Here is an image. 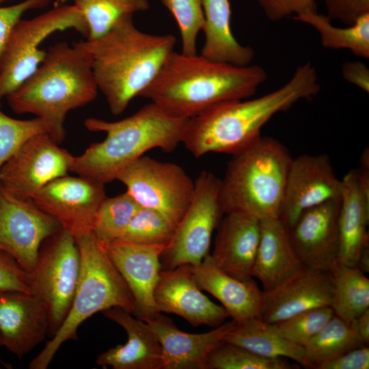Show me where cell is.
Returning <instances> with one entry per match:
<instances>
[{"label":"cell","mask_w":369,"mask_h":369,"mask_svg":"<svg viewBox=\"0 0 369 369\" xmlns=\"http://www.w3.org/2000/svg\"><path fill=\"white\" fill-rule=\"evenodd\" d=\"M266 79L260 66H238L174 51L139 96L173 116L190 119L221 102L252 96Z\"/></svg>","instance_id":"6da1fadb"},{"label":"cell","mask_w":369,"mask_h":369,"mask_svg":"<svg viewBox=\"0 0 369 369\" xmlns=\"http://www.w3.org/2000/svg\"><path fill=\"white\" fill-rule=\"evenodd\" d=\"M320 90L315 67L304 63L275 91L251 100L221 102L189 119L181 144L196 158L210 152L232 154L259 137L275 114L311 99Z\"/></svg>","instance_id":"7a4b0ae2"},{"label":"cell","mask_w":369,"mask_h":369,"mask_svg":"<svg viewBox=\"0 0 369 369\" xmlns=\"http://www.w3.org/2000/svg\"><path fill=\"white\" fill-rule=\"evenodd\" d=\"M83 43L91 55L98 90L118 115L154 80L174 51L176 38L144 32L128 16L100 37Z\"/></svg>","instance_id":"3957f363"},{"label":"cell","mask_w":369,"mask_h":369,"mask_svg":"<svg viewBox=\"0 0 369 369\" xmlns=\"http://www.w3.org/2000/svg\"><path fill=\"white\" fill-rule=\"evenodd\" d=\"M98 88L92 57L83 42L72 46L59 42L51 46L38 68L6 98L16 113L42 120L58 144L66 137L67 113L92 102Z\"/></svg>","instance_id":"277c9868"},{"label":"cell","mask_w":369,"mask_h":369,"mask_svg":"<svg viewBox=\"0 0 369 369\" xmlns=\"http://www.w3.org/2000/svg\"><path fill=\"white\" fill-rule=\"evenodd\" d=\"M188 120L173 116L152 102L117 122L87 118L86 128L104 132L106 137L73 156L70 171L104 184L116 180L123 169L150 149L173 152L182 143Z\"/></svg>","instance_id":"5b68a950"},{"label":"cell","mask_w":369,"mask_h":369,"mask_svg":"<svg viewBox=\"0 0 369 369\" xmlns=\"http://www.w3.org/2000/svg\"><path fill=\"white\" fill-rule=\"evenodd\" d=\"M220 182L223 213L239 211L261 221L280 218L292 159L279 141L260 135L232 154Z\"/></svg>","instance_id":"8992f818"},{"label":"cell","mask_w":369,"mask_h":369,"mask_svg":"<svg viewBox=\"0 0 369 369\" xmlns=\"http://www.w3.org/2000/svg\"><path fill=\"white\" fill-rule=\"evenodd\" d=\"M81 255V270L69 312L60 328L33 359L30 369H46L60 346L77 339L79 327L94 314L120 307L131 314L133 297L103 245L92 232L75 238Z\"/></svg>","instance_id":"52a82bcc"},{"label":"cell","mask_w":369,"mask_h":369,"mask_svg":"<svg viewBox=\"0 0 369 369\" xmlns=\"http://www.w3.org/2000/svg\"><path fill=\"white\" fill-rule=\"evenodd\" d=\"M66 29L76 30L87 38L86 22L74 5L55 7L33 18H21L15 25L0 61V103L42 63L46 51L39 47L44 40Z\"/></svg>","instance_id":"ba28073f"},{"label":"cell","mask_w":369,"mask_h":369,"mask_svg":"<svg viewBox=\"0 0 369 369\" xmlns=\"http://www.w3.org/2000/svg\"><path fill=\"white\" fill-rule=\"evenodd\" d=\"M80 270V251L70 232L62 229L44 241L29 277L31 292L47 310L51 338L69 312Z\"/></svg>","instance_id":"9c48e42d"},{"label":"cell","mask_w":369,"mask_h":369,"mask_svg":"<svg viewBox=\"0 0 369 369\" xmlns=\"http://www.w3.org/2000/svg\"><path fill=\"white\" fill-rule=\"evenodd\" d=\"M220 182L221 179L207 171L197 177L191 201L161 254L162 269H174L183 264L197 266L210 254L213 231L224 215L219 197Z\"/></svg>","instance_id":"30bf717a"},{"label":"cell","mask_w":369,"mask_h":369,"mask_svg":"<svg viewBox=\"0 0 369 369\" xmlns=\"http://www.w3.org/2000/svg\"><path fill=\"white\" fill-rule=\"evenodd\" d=\"M116 180L126 187V192L141 207L159 212L175 226L194 191V182L180 166L146 156L127 165Z\"/></svg>","instance_id":"8fae6325"},{"label":"cell","mask_w":369,"mask_h":369,"mask_svg":"<svg viewBox=\"0 0 369 369\" xmlns=\"http://www.w3.org/2000/svg\"><path fill=\"white\" fill-rule=\"evenodd\" d=\"M46 133L24 142L0 169V186L11 196L30 200L51 181L67 175L73 156Z\"/></svg>","instance_id":"7c38bea8"},{"label":"cell","mask_w":369,"mask_h":369,"mask_svg":"<svg viewBox=\"0 0 369 369\" xmlns=\"http://www.w3.org/2000/svg\"><path fill=\"white\" fill-rule=\"evenodd\" d=\"M62 229L31 200H18L0 186V251L13 257L27 273L33 270L44 241Z\"/></svg>","instance_id":"4fadbf2b"},{"label":"cell","mask_w":369,"mask_h":369,"mask_svg":"<svg viewBox=\"0 0 369 369\" xmlns=\"http://www.w3.org/2000/svg\"><path fill=\"white\" fill-rule=\"evenodd\" d=\"M106 197L104 184L66 175L46 184L31 200L76 238L92 232L96 214Z\"/></svg>","instance_id":"5bb4252c"},{"label":"cell","mask_w":369,"mask_h":369,"mask_svg":"<svg viewBox=\"0 0 369 369\" xmlns=\"http://www.w3.org/2000/svg\"><path fill=\"white\" fill-rule=\"evenodd\" d=\"M341 180L327 154H303L292 159L280 219L289 229L305 210L341 196Z\"/></svg>","instance_id":"9a60e30c"},{"label":"cell","mask_w":369,"mask_h":369,"mask_svg":"<svg viewBox=\"0 0 369 369\" xmlns=\"http://www.w3.org/2000/svg\"><path fill=\"white\" fill-rule=\"evenodd\" d=\"M154 301L157 312L176 314L194 327L204 325L215 328L230 317L222 305L202 292L189 264L161 269Z\"/></svg>","instance_id":"2e32d148"},{"label":"cell","mask_w":369,"mask_h":369,"mask_svg":"<svg viewBox=\"0 0 369 369\" xmlns=\"http://www.w3.org/2000/svg\"><path fill=\"white\" fill-rule=\"evenodd\" d=\"M340 198L309 208L288 229L293 246L306 268L329 271L338 262Z\"/></svg>","instance_id":"e0dca14e"},{"label":"cell","mask_w":369,"mask_h":369,"mask_svg":"<svg viewBox=\"0 0 369 369\" xmlns=\"http://www.w3.org/2000/svg\"><path fill=\"white\" fill-rule=\"evenodd\" d=\"M104 246L133 297V316L144 322L152 319L157 313L154 292L162 269L161 256L166 245L116 239Z\"/></svg>","instance_id":"ac0fdd59"},{"label":"cell","mask_w":369,"mask_h":369,"mask_svg":"<svg viewBox=\"0 0 369 369\" xmlns=\"http://www.w3.org/2000/svg\"><path fill=\"white\" fill-rule=\"evenodd\" d=\"M49 319L42 301L32 292H0V344L18 359L41 343Z\"/></svg>","instance_id":"d6986e66"},{"label":"cell","mask_w":369,"mask_h":369,"mask_svg":"<svg viewBox=\"0 0 369 369\" xmlns=\"http://www.w3.org/2000/svg\"><path fill=\"white\" fill-rule=\"evenodd\" d=\"M368 165L362 163L361 170L351 169L341 180L338 262L347 266H355L361 252L369 247Z\"/></svg>","instance_id":"ffe728a7"},{"label":"cell","mask_w":369,"mask_h":369,"mask_svg":"<svg viewBox=\"0 0 369 369\" xmlns=\"http://www.w3.org/2000/svg\"><path fill=\"white\" fill-rule=\"evenodd\" d=\"M334 280L330 271L308 269L282 286L263 291L260 318L277 323L304 311L331 306Z\"/></svg>","instance_id":"44dd1931"},{"label":"cell","mask_w":369,"mask_h":369,"mask_svg":"<svg viewBox=\"0 0 369 369\" xmlns=\"http://www.w3.org/2000/svg\"><path fill=\"white\" fill-rule=\"evenodd\" d=\"M146 323L160 342L162 369H206L208 355L236 324L232 319L209 331L191 333L180 330L161 312Z\"/></svg>","instance_id":"7402d4cb"},{"label":"cell","mask_w":369,"mask_h":369,"mask_svg":"<svg viewBox=\"0 0 369 369\" xmlns=\"http://www.w3.org/2000/svg\"><path fill=\"white\" fill-rule=\"evenodd\" d=\"M212 259L223 271L239 279L252 278L260 237V221L248 214H224L218 227Z\"/></svg>","instance_id":"603a6c76"},{"label":"cell","mask_w":369,"mask_h":369,"mask_svg":"<svg viewBox=\"0 0 369 369\" xmlns=\"http://www.w3.org/2000/svg\"><path fill=\"white\" fill-rule=\"evenodd\" d=\"M260 221V237L252 271L263 286L273 290L303 273L307 268L297 253L288 228L280 218Z\"/></svg>","instance_id":"cb8c5ba5"},{"label":"cell","mask_w":369,"mask_h":369,"mask_svg":"<svg viewBox=\"0 0 369 369\" xmlns=\"http://www.w3.org/2000/svg\"><path fill=\"white\" fill-rule=\"evenodd\" d=\"M103 315L121 326L127 341L100 353L96 364L113 369H162V349L159 339L148 324L135 318L128 311L113 307Z\"/></svg>","instance_id":"d4e9b609"},{"label":"cell","mask_w":369,"mask_h":369,"mask_svg":"<svg viewBox=\"0 0 369 369\" xmlns=\"http://www.w3.org/2000/svg\"><path fill=\"white\" fill-rule=\"evenodd\" d=\"M191 269L199 287L219 301L236 323L260 317L263 290L253 277L242 280L228 275L215 264L210 254Z\"/></svg>","instance_id":"484cf974"},{"label":"cell","mask_w":369,"mask_h":369,"mask_svg":"<svg viewBox=\"0 0 369 369\" xmlns=\"http://www.w3.org/2000/svg\"><path fill=\"white\" fill-rule=\"evenodd\" d=\"M204 16V43L201 55L217 62L238 66L250 65L254 51L240 44L231 29L230 0H202Z\"/></svg>","instance_id":"4316f807"},{"label":"cell","mask_w":369,"mask_h":369,"mask_svg":"<svg viewBox=\"0 0 369 369\" xmlns=\"http://www.w3.org/2000/svg\"><path fill=\"white\" fill-rule=\"evenodd\" d=\"M224 340L264 357H284L305 367L304 348L280 336L260 318L236 323Z\"/></svg>","instance_id":"83f0119b"},{"label":"cell","mask_w":369,"mask_h":369,"mask_svg":"<svg viewBox=\"0 0 369 369\" xmlns=\"http://www.w3.org/2000/svg\"><path fill=\"white\" fill-rule=\"evenodd\" d=\"M292 18L314 27L325 48L348 49L356 56L369 57V13L344 28L333 26L327 15L317 13L316 10H308Z\"/></svg>","instance_id":"f1b7e54d"},{"label":"cell","mask_w":369,"mask_h":369,"mask_svg":"<svg viewBox=\"0 0 369 369\" xmlns=\"http://www.w3.org/2000/svg\"><path fill=\"white\" fill-rule=\"evenodd\" d=\"M329 271L335 285L331 307L335 315L350 324L369 308V279L355 266L338 262Z\"/></svg>","instance_id":"f546056e"},{"label":"cell","mask_w":369,"mask_h":369,"mask_svg":"<svg viewBox=\"0 0 369 369\" xmlns=\"http://www.w3.org/2000/svg\"><path fill=\"white\" fill-rule=\"evenodd\" d=\"M364 345L352 326L334 314L303 346L305 368L316 369L320 364Z\"/></svg>","instance_id":"4dcf8cb0"},{"label":"cell","mask_w":369,"mask_h":369,"mask_svg":"<svg viewBox=\"0 0 369 369\" xmlns=\"http://www.w3.org/2000/svg\"><path fill=\"white\" fill-rule=\"evenodd\" d=\"M87 28V40L96 39L120 20L149 8L148 0H72Z\"/></svg>","instance_id":"1f68e13d"},{"label":"cell","mask_w":369,"mask_h":369,"mask_svg":"<svg viewBox=\"0 0 369 369\" xmlns=\"http://www.w3.org/2000/svg\"><path fill=\"white\" fill-rule=\"evenodd\" d=\"M141 206L126 191L106 197L96 214L92 232L103 245L118 239Z\"/></svg>","instance_id":"d6a6232c"},{"label":"cell","mask_w":369,"mask_h":369,"mask_svg":"<svg viewBox=\"0 0 369 369\" xmlns=\"http://www.w3.org/2000/svg\"><path fill=\"white\" fill-rule=\"evenodd\" d=\"M284 357L269 358L226 342H219L208 356L206 369H292L296 368Z\"/></svg>","instance_id":"836d02e7"},{"label":"cell","mask_w":369,"mask_h":369,"mask_svg":"<svg viewBox=\"0 0 369 369\" xmlns=\"http://www.w3.org/2000/svg\"><path fill=\"white\" fill-rule=\"evenodd\" d=\"M175 228L159 212L140 207L118 239L136 244L167 245Z\"/></svg>","instance_id":"e575fe53"},{"label":"cell","mask_w":369,"mask_h":369,"mask_svg":"<svg viewBox=\"0 0 369 369\" xmlns=\"http://www.w3.org/2000/svg\"><path fill=\"white\" fill-rule=\"evenodd\" d=\"M174 18L181 38L182 51L197 54V38L202 31L204 16L202 0H161Z\"/></svg>","instance_id":"d590c367"},{"label":"cell","mask_w":369,"mask_h":369,"mask_svg":"<svg viewBox=\"0 0 369 369\" xmlns=\"http://www.w3.org/2000/svg\"><path fill=\"white\" fill-rule=\"evenodd\" d=\"M333 315L331 306L316 308L273 323L272 326L280 336L303 347Z\"/></svg>","instance_id":"8d00e7d4"},{"label":"cell","mask_w":369,"mask_h":369,"mask_svg":"<svg viewBox=\"0 0 369 369\" xmlns=\"http://www.w3.org/2000/svg\"><path fill=\"white\" fill-rule=\"evenodd\" d=\"M42 133H47V129L40 118L16 120L0 111V169L24 142Z\"/></svg>","instance_id":"74e56055"},{"label":"cell","mask_w":369,"mask_h":369,"mask_svg":"<svg viewBox=\"0 0 369 369\" xmlns=\"http://www.w3.org/2000/svg\"><path fill=\"white\" fill-rule=\"evenodd\" d=\"M31 292L29 273L8 254L0 251V292Z\"/></svg>","instance_id":"f35d334b"},{"label":"cell","mask_w":369,"mask_h":369,"mask_svg":"<svg viewBox=\"0 0 369 369\" xmlns=\"http://www.w3.org/2000/svg\"><path fill=\"white\" fill-rule=\"evenodd\" d=\"M50 1L25 0L15 5L0 7V61L10 35L23 15L29 10L43 8Z\"/></svg>","instance_id":"ab89813d"},{"label":"cell","mask_w":369,"mask_h":369,"mask_svg":"<svg viewBox=\"0 0 369 369\" xmlns=\"http://www.w3.org/2000/svg\"><path fill=\"white\" fill-rule=\"evenodd\" d=\"M272 21L295 16L308 10H316L315 0H255Z\"/></svg>","instance_id":"60d3db41"},{"label":"cell","mask_w":369,"mask_h":369,"mask_svg":"<svg viewBox=\"0 0 369 369\" xmlns=\"http://www.w3.org/2000/svg\"><path fill=\"white\" fill-rule=\"evenodd\" d=\"M327 16L346 25L353 24L361 16L369 13V0H324Z\"/></svg>","instance_id":"b9f144b4"},{"label":"cell","mask_w":369,"mask_h":369,"mask_svg":"<svg viewBox=\"0 0 369 369\" xmlns=\"http://www.w3.org/2000/svg\"><path fill=\"white\" fill-rule=\"evenodd\" d=\"M369 348L366 345L348 350L320 364L316 369H368Z\"/></svg>","instance_id":"7bdbcfd3"},{"label":"cell","mask_w":369,"mask_h":369,"mask_svg":"<svg viewBox=\"0 0 369 369\" xmlns=\"http://www.w3.org/2000/svg\"><path fill=\"white\" fill-rule=\"evenodd\" d=\"M343 78L348 82L359 87L366 92H369V70L361 62H348L342 67Z\"/></svg>","instance_id":"ee69618b"},{"label":"cell","mask_w":369,"mask_h":369,"mask_svg":"<svg viewBox=\"0 0 369 369\" xmlns=\"http://www.w3.org/2000/svg\"><path fill=\"white\" fill-rule=\"evenodd\" d=\"M350 325L364 345L369 343V308L355 318Z\"/></svg>","instance_id":"f6af8a7d"},{"label":"cell","mask_w":369,"mask_h":369,"mask_svg":"<svg viewBox=\"0 0 369 369\" xmlns=\"http://www.w3.org/2000/svg\"><path fill=\"white\" fill-rule=\"evenodd\" d=\"M355 266L364 273L369 272V247L361 252Z\"/></svg>","instance_id":"bcb514c9"},{"label":"cell","mask_w":369,"mask_h":369,"mask_svg":"<svg viewBox=\"0 0 369 369\" xmlns=\"http://www.w3.org/2000/svg\"><path fill=\"white\" fill-rule=\"evenodd\" d=\"M8 1V0H0V3L4 2V1Z\"/></svg>","instance_id":"7dc6e473"},{"label":"cell","mask_w":369,"mask_h":369,"mask_svg":"<svg viewBox=\"0 0 369 369\" xmlns=\"http://www.w3.org/2000/svg\"><path fill=\"white\" fill-rule=\"evenodd\" d=\"M60 1H66V0H60Z\"/></svg>","instance_id":"c3c4849f"},{"label":"cell","mask_w":369,"mask_h":369,"mask_svg":"<svg viewBox=\"0 0 369 369\" xmlns=\"http://www.w3.org/2000/svg\"><path fill=\"white\" fill-rule=\"evenodd\" d=\"M0 346H1V344H0ZM0 361H1V359H0Z\"/></svg>","instance_id":"681fc988"}]
</instances>
